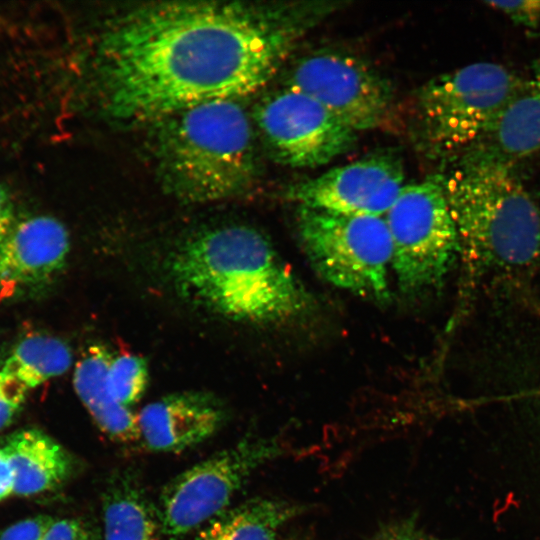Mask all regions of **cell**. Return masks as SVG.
<instances>
[{
	"label": "cell",
	"instance_id": "6da1fadb",
	"mask_svg": "<svg viewBox=\"0 0 540 540\" xmlns=\"http://www.w3.org/2000/svg\"><path fill=\"white\" fill-rule=\"evenodd\" d=\"M341 1L163 2L118 18L102 36L106 106L121 120H160L257 92Z\"/></svg>",
	"mask_w": 540,
	"mask_h": 540
},
{
	"label": "cell",
	"instance_id": "7a4b0ae2",
	"mask_svg": "<svg viewBox=\"0 0 540 540\" xmlns=\"http://www.w3.org/2000/svg\"><path fill=\"white\" fill-rule=\"evenodd\" d=\"M168 267L181 296L235 321L283 322L311 304L267 237L251 226L195 233L172 251Z\"/></svg>",
	"mask_w": 540,
	"mask_h": 540
},
{
	"label": "cell",
	"instance_id": "3957f363",
	"mask_svg": "<svg viewBox=\"0 0 540 540\" xmlns=\"http://www.w3.org/2000/svg\"><path fill=\"white\" fill-rule=\"evenodd\" d=\"M437 177L470 264L513 271L538 258L540 210L508 161L481 152Z\"/></svg>",
	"mask_w": 540,
	"mask_h": 540
},
{
	"label": "cell",
	"instance_id": "277c9868",
	"mask_svg": "<svg viewBox=\"0 0 540 540\" xmlns=\"http://www.w3.org/2000/svg\"><path fill=\"white\" fill-rule=\"evenodd\" d=\"M160 120L158 167L172 195L207 203L251 186L257 174L253 129L237 101L207 102Z\"/></svg>",
	"mask_w": 540,
	"mask_h": 540
},
{
	"label": "cell",
	"instance_id": "5b68a950",
	"mask_svg": "<svg viewBox=\"0 0 540 540\" xmlns=\"http://www.w3.org/2000/svg\"><path fill=\"white\" fill-rule=\"evenodd\" d=\"M521 80L508 68L477 62L423 85L416 101L418 142L446 157L487 139Z\"/></svg>",
	"mask_w": 540,
	"mask_h": 540
},
{
	"label": "cell",
	"instance_id": "8992f818",
	"mask_svg": "<svg viewBox=\"0 0 540 540\" xmlns=\"http://www.w3.org/2000/svg\"><path fill=\"white\" fill-rule=\"evenodd\" d=\"M299 208L301 245L315 271L338 288L387 302L392 246L384 217Z\"/></svg>",
	"mask_w": 540,
	"mask_h": 540
},
{
	"label": "cell",
	"instance_id": "52a82bcc",
	"mask_svg": "<svg viewBox=\"0 0 540 540\" xmlns=\"http://www.w3.org/2000/svg\"><path fill=\"white\" fill-rule=\"evenodd\" d=\"M384 219L400 290L416 294L441 283L460 244L438 177L405 185Z\"/></svg>",
	"mask_w": 540,
	"mask_h": 540
},
{
	"label": "cell",
	"instance_id": "ba28073f",
	"mask_svg": "<svg viewBox=\"0 0 540 540\" xmlns=\"http://www.w3.org/2000/svg\"><path fill=\"white\" fill-rule=\"evenodd\" d=\"M276 440L247 438L171 479L160 493V533L179 539L224 511L259 467L279 454Z\"/></svg>",
	"mask_w": 540,
	"mask_h": 540
},
{
	"label": "cell",
	"instance_id": "9c48e42d",
	"mask_svg": "<svg viewBox=\"0 0 540 540\" xmlns=\"http://www.w3.org/2000/svg\"><path fill=\"white\" fill-rule=\"evenodd\" d=\"M283 86L310 96L357 133L381 128L393 112L390 81L346 51L321 49L296 59Z\"/></svg>",
	"mask_w": 540,
	"mask_h": 540
},
{
	"label": "cell",
	"instance_id": "30bf717a",
	"mask_svg": "<svg viewBox=\"0 0 540 540\" xmlns=\"http://www.w3.org/2000/svg\"><path fill=\"white\" fill-rule=\"evenodd\" d=\"M253 119L273 160L292 168L325 165L350 150L357 138L319 102L285 86L257 103Z\"/></svg>",
	"mask_w": 540,
	"mask_h": 540
},
{
	"label": "cell",
	"instance_id": "8fae6325",
	"mask_svg": "<svg viewBox=\"0 0 540 540\" xmlns=\"http://www.w3.org/2000/svg\"><path fill=\"white\" fill-rule=\"evenodd\" d=\"M404 179L402 158L386 150L292 184L286 198L299 207L383 217L405 186Z\"/></svg>",
	"mask_w": 540,
	"mask_h": 540
},
{
	"label": "cell",
	"instance_id": "7c38bea8",
	"mask_svg": "<svg viewBox=\"0 0 540 540\" xmlns=\"http://www.w3.org/2000/svg\"><path fill=\"white\" fill-rule=\"evenodd\" d=\"M69 250L68 231L56 218L17 220L0 243V288L11 293L50 286L63 271Z\"/></svg>",
	"mask_w": 540,
	"mask_h": 540
},
{
	"label": "cell",
	"instance_id": "4fadbf2b",
	"mask_svg": "<svg viewBox=\"0 0 540 540\" xmlns=\"http://www.w3.org/2000/svg\"><path fill=\"white\" fill-rule=\"evenodd\" d=\"M225 417L220 400L199 391L163 396L145 405L137 416L141 439L156 452H180L205 441Z\"/></svg>",
	"mask_w": 540,
	"mask_h": 540
},
{
	"label": "cell",
	"instance_id": "5bb4252c",
	"mask_svg": "<svg viewBox=\"0 0 540 540\" xmlns=\"http://www.w3.org/2000/svg\"><path fill=\"white\" fill-rule=\"evenodd\" d=\"M14 474V494L32 496L60 487L71 475L67 450L45 432L28 428L6 436L0 447Z\"/></svg>",
	"mask_w": 540,
	"mask_h": 540
},
{
	"label": "cell",
	"instance_id": "9a60e30c",
	"mask_svg": "<svg viewBox=\"0 0 540 540\" xmlns=\"http://www.w3.org/2000/svg\"><path fill=\"white\" fill-rule=\"evenodd\" d=\"M114 355L106 346H91L76 365L73 386L94 422L110 438L130 443L141 439L137 416L110 395L106 376Z\"/></svg>",
	"mask_w": 540,
	"mask_h": 540
},
{
	"label": "cell",
	"instance_id": "2e32d148",
	"mask_svg": "<svg viewBox=\"0 0 540 540\" xmlns=\"http://www.w3.org/2000/svg\"><path fill=\"white\" fill-rule=\"evenodd\" d=\"M487 139L488 151L508 162L540 154V66L521 80Z\"/></svg>",
	"mask_w": 540,
	"mask_h": 540
},
{
	"label": "cell",
	"instance_id": "e0dca14e",
	"mask_svg": "<svg viewBox=\"0 0 540 540\" xmlns=\"http://www.w3.org/2000/svg\"><path fill=\"white\" fill-rule=\"evenodd\" d=\"M105 540H157V509L140 483L128 473L111 478L102 495Z\"/></svg>",
	"mask_w": 540,
	"mask_h": 540
},
{
	"label": "cell",
	"instance_id": "ac0fdd59",
	"mask_svg": "<svg viewBox=\"0 0 540 540\" xmlns=\"http://www.w3.org/2000/svg\"><path fill=\"white\" fill-rule=\"evenodd\" d=\"M298 512L285 501L257 498L211 519L193 540H277L282 527Z\"/></svg>",
	"mask_w": 540,
	"mask_h": 540
},
{
	"label": "cell",
	"instance_id": "d6986e66",
	"mask_svg": "<svg viewBox=\"0 0 540 540\" xmlns=\"http://www.w3.org/2000/svg\"><path fill=\"white\" fill-rule=\"evenodd\" d=\"M71 363V350L63 340L35 332L16 343L1 372L31 389L64 374Z\"/></svg>",
	"mask_w": 540,
	"mask_h": 540
},
{
	"label": "cell",
	"instance_id": "ffe728a7",
	"mask_svg": "<svg viewBox=\"0 0 540 540\" xmlns=\"http://www.w3.org/2000/svg\"><path fill=\"white\" fill-rule=\"evenodd\" d=\"M148 384L146 361L137 355L114 356L107 371L106 385L111 397L129 407L144 394Z\"/></svg>",
	"mask_w": 540,
	"mask_h": 540
},
{
	"label": "cell",
	"instance_id": "44dd1931",
	"mask_svg": "<svg viewBox=\"0 0 540 540\" xmlns=\"http://www.w3.org/2000/svg\"><path fill=\"white\" fill-rule=\"evenodd\" d=\"M485 4L525 32L540 36V0L487 1Z\"/></svg>",
	"mask_w": 540,
	"mask_h": 540
},
{
	"label": "cell",
	"instance_id": "7402d4cb",
	"mask_svg": "<svg viewBox=\"0 0 540 540\" xmlns=\"http://www.w3.org/2000/svg\"><path fill=\"white\" fill-rule=\"evenodd\" d=\"M29 389L0 371V430L6 428L22 407Z\"/></svg>",
	"mask_w": 540,
	"mask_h": 540
},
{
	"label": "cell",
	"instance_id": "603a6c76",
	"mask_svg": "<svg viewBox=\"0 0 540 540\" xmlns=\"http://www.w3.org/2000/svg\"><path fill=\"white\" fill-rule=\"evenodd\" d=\"M54 521V518L48 515H37L18 521L0 533V540H41Z\"/></svg>",
	"mask_w": 540,
	"mask_h": 540
},
{
	"label": "cell",
	"instance_id": "cb8c5ba5",
	"mask_svg": "<svg viewBox=\"0 0 540 540\" xmlns=\"http://www.w3.org/2000/svg\"><path fill=\"white\" fill-rule=\"evenodd\" d=\"M41 540H92L85 525L77 519L55 520Z\"/></svg>",
	"mask_w": 540,
	"mask_h": 540
},
{
	"label": "cell",
	"instance_id": "d4e9b609",
	"mask_svg": "<svg viewBox=\"0 0 540 540\" xmlns=\"http://www.w3.org/2000/svg\"><path fill=\"white\" fill-rule=\"evenodd\" d=\"M16 221L11 196L0 184V243L9 234Z\"/></svg>",
	"mask_w": 540,
	"mask_h": 540
},
{
	"label": "cell",
	"instance_id": "484cf974",
	"mask_svg": "<svg viewBox=\"0 0 540 540\" xmlns=\"http://www.w3.org/2000/svg\"><path fill=\"white\" fill-rule=\"evenodd\" d=\"M14 493V474L9 459L0 449V501Z\"/></svg>",
	"mask_w": 540,
	"mask_h": 540
},
{
	"label": "cell",
	"instance_id": "4316f807",
	"mask_svg": "<svg viewBox=\"0 0 540 540\" xmlns=\"http://www.w3.org/2000/svg\"><path fill=\"white\" fill-rule=\"evenodd\" d=\"M404 540H438L428 536L412 526L403 525Z\"/></svg>",
	"mask_w": 540,
	"mask_h": 540
}]
</instances>
